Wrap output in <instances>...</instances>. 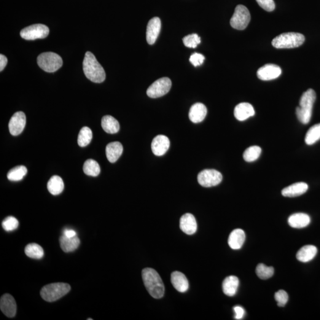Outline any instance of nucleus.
<instances>
[{
  "mask_svg": "<svg viewBox=\"0 0 320 320\" xmlns=\"http://www.w3.org/2000/svg\"><path fill=\"white\" fill-rule=\"evenodd\" d=\"M142 277L148 292L156 299H160L165 294V285L157 271L152 268H145L142 271Z\"/></svg>",
  "mask_w": 320,
  "mask_h": 320,
  "instance_id": "obj_1",
  "label": "nucleus"
},
{
  "mask_svg": "<svg viewBox=\"0 0 320 320\" xmlns=\"http://www.w3.org/2000/svg\"><path fill=\"white\" fill-rule=\"evenodd\" d=\"M83 66L86 77L91 82L101 83L105 80L106 72L92 53H85Z\"/></svg>",
  "mask_w": 320,
  "mask_h": 320,
  "instance_id": "obj_2",
  "label": "nucleus"
},
{
  "mask_svg": "<svg viewBox=\"0 0 320 320\" xmlns=\"http://www.w3.org/2000/svg\"><path fill=\"white\" fill-rule=\"evenodd\" d=\"M316 94L313 89H308L303 94L300 101V106L296 109L298 120L303 124H307L311 120Z\"/></svg>",
  "mask_w": 320,
  "mask_h": 320,
  "instance_id": "obj_3",
  "label": "nucleus"
},
{
  "mask_svg": "<svg viewBox=\"0 0 320 320\" xmlns=\"http://www.w3.org/2000/svg\"><path fill=\"white\" fill-rule=\"evenodd\" d=\"M305 41L303 34L288 32L276 36L271 42V44L277 49H286L300 47Z\"/></svg>",
  "mask_w": 320,
  "mask_h": 320,
  "instance_id": "obj_4",
  "label": "nucleus"
},
{
  "mask_svg": "<svg viewBox=\"0 0 320 320\" xmlns=\"http://www.w3.org/2000/svg\"><path fill=\"white\" fill-rule=\"evenodd\" d=\"M70 290V285L68 284H48L42 287L40 290V295L43 299L47 302H53L68 294Z\"/></svg>",
  "mask_w": 320,
  "mask_h": 320,
  "instance_id": "obj_5",
  "label": "nucleus"
},
{
  "mask_svg": "<svg viewBox=\"0 0 320 320\" xmlns=\"http://www.w3.org/2000/svg\"><path fill=\"white\" fill-rule=\"evenodd\" d=\"M37 63L40 68L48 72L57 71L63 64L61 56L51 52L40 54L37 57Z\"/></svg>",
  "mask_w": 320,
  "mask_h": 320,
  "instance_id": "obj_6",
  "label": "nucleus"
},
{
  "mask_svg": "<svg viewBox=\"0 0 320 320\" xmlns=\"http://www.w3.org/2000/svg\"><path fill=\"white\" fill-rule=\"evenodd\" d=\"M251 16L249 10L243 5H238L236 7L235 13L230 20V25L234 29L244 30L248 26Z\"/></svg>",
  "mask_w": 320,
  "mask_h": 320,
  "instance_id": "obj_7",
  "label": "nucleus"
},
{
  "mask_svg": "<svg viewBox=\"0 0 320 320\" xmlns=\"http://www.w3.org/2000/svg\"><path fill=\"white\" fill-rule=\"evenodd\" d=\"M50 34V29L47 26L42 24H35L22 29L20 36L23 39L33 40L37 39H44Z\"/></svg>",
  "mask_w": 320,
  "mask_h": 320,
  "instance_id": "obj_8",
  "label": "nucleus"
},
{
  "mask_svg": "<svg viewBox=\"0 0 320 320\" xmlns=\"http://www.w3.org/2000/svg\"><path fill=\"white\" fill-rule=\"evenodd\" d=\"M171 82L168 77H163L155 81L150 86L147 91L148 96L151 98H160L166 95L170 90Z\"/></svg>",
  "mask_w": 320,
  "mask_h": 320,
  "instance_id": "obj_9",
  "label": "nucleus"
},
{
  "mask_svg": "<svg viewBox=\"0 0 320 320\" xmlns=\"http://www.w3.org/2000/svg\"><path fill=\"white\" fill-rule=\"evenodd\" d=\"M222 180L221 173L214 169H205L200 172L198 176L199 184L205 187L215 186L219 185Z\"/></svg>",
  "mask_w": 320,
  "mask_h": 320,
  "instance_id": "obj_10",
  "label": "nucleus"
},
{
  "mask_svg": "<svg viewBox=\"0 0 320 320\" xmlns=\"http://www.w3.org/2000/svg\"><path fill=\"white\" fill-rule=\"evenodd\" d=\"M26 123V115L23 112L15 113L9 122V128L10 134L13 136L20 135L25 127Z\"/></svg>",
  "mask_w": 320,
  "mask_h": 320,
  "instance_id": "obj_11",
  "label": "nucleus"
},
{
  "mask_svg": "<svg viewBox=\"0 0 320 320\" xmlns=\"http://www.w3.org/2000/svg\"><path fill=\"white\" fill-rule=\"evenodd\" d=\"M281 73L280 67L275 64H268L258 69L257 75L261 80L269 81L277 79Z\"/></svg>",
  "mask_w": 320,
  "mask_h": 320,
  "instance_id": "obj_12",
  "label": "nucleus"
},
{
  "mask_svg": "<svg viewBox=\"0 0 320 320\" xmlns=\"http://www.w3.org/2000/svg\"><path fill=\"white\" fill-rule=\"evenodd\" d=\"M0 308L5 316L10 318L14 317L17 311V305L14 298L9 294L2 295L0 300Z\"/></svg>",
  "mask_w": 320,
  "mask_h": 320,
  "instance_id": "obj_13",
  "label": "nucleus"
},
{
  "mask_svg": "<svg viewBox=\"0 0 320 320\" xmlns=\"http://www.w3.org/2000/svg\"><path fill=\"white\" fill-rule=\"evenodd\" d=\"M170 144V140L168 136L163 135H157L152 141V152L157 156L165 155L169 149Z\"/></svg>",
  "mask_w": 320,
  "mask_h": 320,
  "instance_id": "obj_14",
  "label": "nucleus"
},
{
  "mask_svg": "<svg viewBox=\"0 0 320 320\" xmlns=\"http://www.w3.org/2000/svg\"><path fill=\"white\" fill-rule=\"evenodd\" d=\"M160 18L155 17L149 21L147 28V40L148 44L153 45L159 35L161 30Z\"/></svg>",
  "mask_w": 320,
  "mask_h": 320,
  "instance_id": "obj_15",
  "label": "nucleus"
},
{
  "mask_svg": "<svg viewBox=\"0 0 320 320\" xmlns=\"http://www.w3.org/2000/svg\"><path fill=\"white\" fill-rule=\"evenodd\" d=\"M180 228L183 232L188 235H192L197 231V222L192 214H185L180 220Z\"/></svg>",
  "mask_w": 320,
  "mask_h": 320,
  "instance_id": "obj_16",
  "label": "nucleus"
},
{
  "mask_svg": "<svg viewBox=\"0 0 320 320\" xmlns=\"http://www.w3.org/2000/svg\"><path fill=\"white\" fill-rule=\"evenodd\" d=\"M308 189V185L304 182H298L292 184L282 190V195L285 197L294 198L304 194Z\"/></svg>",
  "mask_w": 320,
  "mask_h": 320,
  "instance_id": "obj_17",
  "label": "nucleus"
},
{
  "mask_svg": "<svg viewBox=\"0 0 320 320\" xmlns=\"http://www.w3.org/2000/svg\"><path fill=\"white\" fill-rule=\"evenodd\" d=\"M235 118L239 121H244L253 117L255 111L253 107L249 103H241L235 109Z\"/></svg>",
  "mask_w": 320,
  "mask_h": 320,
  "instance_id": "obj_18",
  "label": "nucleus"
},
{
  "mask_svg": "<svg viewBox=\"0 0 320 320\" xmlns=\"http://www.w3.org/2000/svg\"><path fill=\"white\" fill-rule=\"evenodd\" d=\"M172 285L177 291L184 293L189 289V282L184 273L176 271L171 273Z\"/></svg>",
  "mask_w": 320,
  "mask_h": 320,
  "instance_id": "obj_19",
  "label": "nucleus"
},
{
  "mask_svg": "<svg viewBox=\"0 0 320 320\" xmlns=\"http://www.w3.org/2000/svg\"><path fill=\"white\" fill-rule=\"evenodd\" d=\"M207 115V108L203 104L197 103L193 104L190 109L189 117L193 123L202 122Z\"/></svg>",
  "mask_w": 320,
  "mask_h": 320,
  "instance_id": "obj_20",
  "label": "nucleus"
},
{
  "mask_svg": "<svg viewBox=\"0 0 320 320\" xmlns=\"http://www.w3.org/2000/svg\"><path fill=\"white\" fill-rule=\"evenodd\" d=\"M123 152V146L119 142H113L107 145L106 154L109 162L114 163L119 159Z\"/></svg>",
  "mask_w": 320,
  "mask_h": 320,
  "instance_id": "obj_21",
  "label": "nucleus"
},
{
  "mask_svg": "<svg viewBox=\"0 0 320 320\" xmlns=\"http://www.w3.org/2000/svg\"><path fill=\"white\" fill-rule=\"evenodd\" d=\"M246 240L245 233L243 230L236 229L231 233L228 238V244L233 250L240 249Z\"/></svg>",
  "mask_w": 320,
  "mask_h": 320,
  "instance_id": "obj_22",
  "label": "nucleus"
},
{
  "mask_svg": "<svg viewBox=\"0 0 320 320\" xmlns=\"http://www.w3.org/2000/svg\"><path fill=\"white\" fill-rule=\"evenodd\" d=\"M311 219L308 215L304 213H296L290 215L288 219V224L295 228H303L310 224Z\"/></svg>",
  "mask_w": 320,
  "mask_h": 320,
  "instance_id": "obj_23",
  "label": "nucleus"
},
{
  "mask_svg": "<svg viewBox=\"0 0 320 320\" xmlns=\"http://www.w3.org/2000/svg\"><path fill=\"white\" fill-rule=\"evenodd\" d=\"M239 286V280L235 276H228L224 279L222 283L223 292L226 295L229 297L236 294Z\"/></svg>",
  "mask_w": 320,
  "mask_h": 320,
  "instance_id": "obj_24",
  "label": "nucleus"
},
{
  "mask_svg": "<svg viewBox=\"0 0 320 320\" xmlns=\"http://www.w3.org/2000/svg\"><path fill=\"white\" fill-rule=\"evenodd\" d=\"M317 253L316 246H305L302 247L297 254V259L301 262L306 263L313 260Z\"/></svg>",
  "mask_w": 320,
  "mask_h": 320,
  "instance_id": "obj_25",
  "label": "nucleus"
},
{
  "mask_svg": "<svg viewBox=\"0 0 320 320\" xmlns=\"http://www.w3.org/2000/svg\"><path fill=\"white\" fill-rule=\"evenodd\" d=\"M60 246L64 252L69 253L75 251L79 247L80 241L77 236L68 238L62 236L60 238Z\"/></svg>",
  "mask_w": 320,
  "mask_h": 320,
  "instance_id": "obj_26",
  "label": "nucleus"
},
{
  "mask_svg": "<svg viewBox=\"0 0 320 320\" xmlns=\"http://www.w3.org/2000/svg\"><path fill=\"white\" fill-rule=\"evenodd\" d=\"M101 126L104 131L114 134L119 131L120 125L118 121L112 116H104L101 119Z\"/></svg>",
  "mask_w": 320,
  "mask_h": 320,
  "instance_id": "obj_27",
  "label": "nucleus"
},
{
  "mask_svg": "<svg viewBox=\"0 0 320 320\" xmlns=\"http://www.w3.org/2000/svg\"><path fill=\"white\" fill-rule=\"evenodd\" d=\"M47 187L51 194L53 195H60L64 189V184L61 177L58 176H53L48 183Z\"/></svg>",
  "mask_w": 320,
  "mask_h": 320,
  "instance_id": "obj_28",
  "label": "nucleus"
},
{
  "mask_svg": "<svg viewBox=\"0 0 320 320\" xmlns=\"http://www.w3.org/2000/svg\"><path fill=\"white\" fill-rule=\"evenodd\" d=\"M25 252L27 256L32 259H40L44 255V249L39 244L36 243L28 244L25 247Z\"/></svg>",
  "mask_w": 320,
  "mask_h": 320,
  "instance_id": "obj_29",
  "label": "nucleus"
},
{
  "mask_svg": "<svg viewBox=\"0 0 320 320\" xmlns=\"http://www.w3.org/2000/svg\"><path fill=\"white\" fill-rule=\"evenodd\" d=\"M83 171L88 176L96 177L101 173V168L97 161L92 159L86 160L83 166Z\"/></svg>",
  "mask_w": 320,
  "mask_h": 320,
  "instance_id": "obj_30",
  "label": "nucleus"
},
{
  "mask_svg": "<svg viewBox=\"0 0 320 320\" xmlns=\"http://www.w3.org/2000/svg\"><path fill=\"white\" fill-rule=\"evenodd\" d=\"M27 172H28V170L25 166H18L11 169L7 173V178L10 181H20L26 176Z\"/></svg>",
  "mask_w": 320,
  "mask_h": 320,
  "instance_id": "obj_31",
  "label": "nucleus"
},
{
  "mask_svg": "<svg viewBox=\"0 0 320 320\" xmlns=\"http://www.w3.org/2000/svg\"><path fill=\"white\" fill-rule=\"evenodd\" d=\"M320 139V123L312 126L306 133L305 142L308 145L315 144Z\"/></svg>",
  "mask_w": 320,
  "mask_h": 320,
  "instance_id": "obj_32",
  "label": "nucleus"
},
{
  "mask_svg": "<svg viewBox=\"0 0 320 320\" xmlns=\"http://www.w3.org/2000/svg\"><path fill=\"white\" fill-rule=\"evenodd\" d=\"M92 138V131L89 128L84 126L80 130L78 136V144L82 147L87 146L90 143Z\"/></svg>",
  "mask_w": 320,
  "mask_h": 320,
  "instance_id": "obj_33",
  "label": "nucleus"
},
{
  "mask_svg": "<svg viewBox=\"0 0 320 320\" xmlns=\"http://www.w3.org/2000/svg\"><path fill=\"white\" fill-rule=\"evenodd\" d=\"M262 149L259 146H252L245 150L243 154L244 160L247 162H253L259 158Z\"/></svg>",
  "mask_w": 320,
  "mask_h": 320,
  "instance_id": "obj_34",
  "label": "nucleus"
},
{
  "mask_svg": "<svg viewBox=\"0 0 320 320\" xmlns=\"http://www.w3.org/2000/svg\"><path fill=\"white\" fill-rule=\"evenodd\" d=\"M274 268L273 267H268V266L260 263L257 265L255 272L257 275L261 279L266 280L269 279L274 274Z\"/></svg>",
  "mask_w": 320,
  "mask_h": 320,
  "instance_id": "obj_35",
  "label": "nucleus"
},
{
  "mask_svg": "<svg viewBox=\"0 0 320 320\" xmlns=\"http://www.w3.org/2000/svg\"><path fill=\"white\" fill-rule=\"evenodd\" d=\"M183 42L185 47L190 48H195L201 42V37L197 34H193L185 36L183 39Z\"/></svg>",
  "mask_w": 320,
  "mask_h": 320,
  "instance_id": "obj_36",
  "label": "nucleus"
},
{
  "mask_svg": "<svg viewBox=\"0 0 320 320\" xmlns=\"http://www.w3.org/2000/svg\"><path fill=\"white\" fill-rule=\"evenodd\" d=\"M18 221L16 218L8 217L2 222V227L5 231L10 232L14 231L18 228Z\"/></svg>",
  "mask_w": 320,
  "mask_h": 320,
  "instance_id": "obj_37",
  "label": "nucleus"
},
{
  "mask_svg": "<svg viewBox=\"0 0 320 320\" xmlns=\"http://www.w3.org/2000/svg\"><path fill=\"white\" fill-rule=\"evenodd\" d=\"M275 299L278 303V305L280 307H283L288 301L289 297L286 291L284 290H279V291L275 293Z\"/></svg>",
  "mask_w": 320,
  "mask_h": 320,
  "instance_id": "obj_38",
  "label": "nucleus"
},
{
  "mask_svg": "<svg viewBox=\"0 0 320 320\" xmlns=\"http://www.w3.org/2000/svg\"><path fill=\"white\" fill-rule=\"evenodd\" d=\"M260 6L267 12H272L275 9L273 0H256Z\"/></svg>",
  "mask_w": 320,
  "mask_h": 320,
  "instance_id": "obj_39",
  "label": "nucleus"
},
{
  "mask_svg": "<svg viewBox=\"0 0 320 320\" xmlns=\"http://www.w3.org/2000/svg\"><path fill=\"white\" fill-rule=\"evenodd\" d=\"M205 56L201 53H194L191 55L189 61L194 67L200 66L203 63Z\"/></svg>",
  "mask_w": 320,
  "mask_h": 320,
  "instance_id": "obj_40",
  "label": "nucleus"
},
{
  "mask_svg": "<svg viewBox=\"0 0 320 320\" xmlns=\"http://www.w3.org/2000/svg\"><path fill=\"white\" fill-rule=\"evenodd\" d=\"M234 311L235 312V319L236 320H241L243 318L245 311L241 306H236L234 308Z\"/></svg>",
  "mask_w": 320,
  "mask_h": 320,
  "instance_id": "obj_41",
  "label": "nucleus"
},
{
  "mask_svg": "<svg viewBox=\"0 0 320 320\" xmlns=\"http://www.w3.org/2000/svg\"><path fill=\"white\" fill-rule=\"evenodd\" d=\"M8 60L6 56L4 55H0V71H2L6 67Z\"/></svg>",
  "mask_w": 320,
  "mask_h": 320,
  "instance_id": "obj_42",
  "label": "nucleus"
},
{
  "mask_svg": "<svg viewBox=\"0 0 320 320\" xmlns=\"http://www.w3.org/2000/svg\"><path fill=\"white\" fill-rule=\"evenodd\" d=\"M63 235L67 236V237L71 238L74 237L75 236H77V233L73 230L66 229L64 231Z\"/></svg>",
  "mask_w": 320,
  "mask_h": 320,
  "instance_id": "obj_43",
  "label": "nucleus"
}]
</instances>
